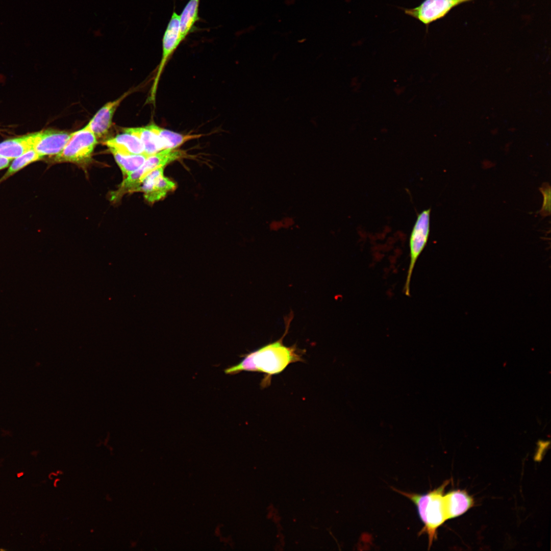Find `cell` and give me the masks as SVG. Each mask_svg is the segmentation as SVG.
I'll return each instance as SVG.
<instances>
[{"label": "cell", "mask_w": 551, "mask_h": 551, "mask_svg": "<svg viewBox=\"0 0 551 551\" xmlns=\"http://www.w3.org/2000/svg\"><path fill=\"white\" fill-rule=\"evenodd\" d=\"M302 361V351L294 345H285L281 338L245 355L238 364L226 368L224 372L228 374L243 371L263 373L264 377L261 386L264 388L270 385L272 375L283 372L292 363Z\"/></svg>", "instance_id": "obj_1"}, {"label": "cell", "mask_w": 551, "mask_h": 551, "mask_svg": "<svg viewBox=\"0 0 551 551\" xmlns=\"http://www.w3.org/2000/svg\"><path fill=\"white\" fill-rule=\"evenodd\" d=\"M448 482L437 489L424 494L396 491L411 499L416 506L424 527L421 532L427 533L429 546L436 538L437 530L447 519L445 506L444 491Z\"/></svg>", "instance_id": "obj_2"}, {"label": "cell", "mask_w": 551, "mask_h": 551, "mask_svg": "<svg viewBox=\"0 0 551 551\" xmlns=\"http://www.w3.org/2000/svg\"><path fill=\"white\" fill-rule=\"evenodd\" d=\"M97 138L86 127L71 133L62 151L54 156L55 162L80 163L89 160L96 145Z\"/></svg>", "instance_id": "obj_3"}, {"label": "cell", "mask_w": 551, "mask_h": 551, "mask_svg": "<svg viewBox=\"0 0 551 551\" xmlns=\"http://www.w3.org/2000/svg\"><path fill=\"white\" fill-rule=\"evenodd\" d=\"M431 209L423 210L417 217L409 237L410 262L404 285V294L410 295V283L416 263L428 241L430 231Z\"/></svg>", "instance_id": "obj_4"}, {"label": "cell", "mask_w": 551, "mask_h": 551, "mask_svg": "<svg viewBox=\"0 0 551 551\" xmlns=\"http://www.w3.org/2000/svg\"><path fill=\"white\" fill-rule=\"evenodd\" d=\"M471 0H423L413 8L403 9L405 13L427 26L442 18L454 7Z\"/></svg>", "instance_id": "obj_5"}, {"label": "cell", "mask_w": 551, "mask_h": 551, "mask_svg": "<svg viewBox=\"0 0 551 551\" xmlns=\"http://www.w3.org/2000/svg\"><path fill=\"white\" fill-rule=\"evenodd\" d=\"M164 167L157 168L144 179L136 192H143L145 199L153 203L164 198L176 188L174 182L164 176Z\"/></svg>", "instance_id": "obj_6"}, {"label": "cell", "mask_w": 551, "mask_h": 551, "mask_svg": "<svg viewBox=\"0 0 551 551\" xmlns=\"http://www.w3.org/2000/svg\"><path fill=\"white\" fill-rule=\"evenodd\" d=\"M71 133L54 129L35 132L33 149L43 158L55 156L63 149Z\"/></svg>", "instance_id": "obj_7"}, {"label": "cell", "mask_w": 551, "mask_h": 551, "mask_svg": "<svg viewBox=\"0 0 551 551\" xmlns=\"http://www.w3.org/2000/svg\"><path fill=\"white\" fill-rule=\"evenodd\" d=\"M179 17L180 15L173 12L164 32L162 40V56L153 86L154 93L167 61L182 42L180 33Z\"/></svg>", "instance_id": "obj_8"}, {"label": "cell", "mask_w": 551, "mask_h": 551, "mask_svg": "<svg viewBox=\"0 0 551 551\" xmlns=\"http://www.w3.org/2000/svg\"><path fill=\"white\" fill-rule=\"evenodd\" d=\"M129 93L127 92L116 99L106 104L86 126L97 138L102 137L108 132L116 110Z\"/></svg>", "instance_id": "obj_9"}, {"label": "cell", "mask_w": 551, "mask_h": 551, "mask_svg": "<svg viewBox=\"0 0 551 551\" xmlns=\"http://www.w3.org/2000/svg\"><path fill=\"white\" fill-rule=\"evenodd\" d=\"M104 144L111 153L125 155L144 154L140 140L135 136L124 132L107 140Z\"/></svg>", "instance_id": "obj_10"}, {"label": "cell", "mask_w": 551, "mask_h": 551, "mask_svg": "<svg viewBox=\"0 0 551 551\" xmlns=\"http://www.w3.org/2000/svg\"><path fill=\"white\" fill-rule=\"evenodd\" d=\"M155 135L161 149H176L185 142L193 139L199 138L201 134L183 135L151 123L145 127Z\"/></svg>", "instance_id": "obj_11"}, {"label": "cell", "mask_w": 551, "mask_h": 551, "mask_svg": "<svg viewBox=\"0 0 551 551\" xmlns=\"http://www.w3.org/2000/svg\"><path fill=\"white\" fill-rule=\"evenodd\" d=\"M34 137L32 133L0 142V157L12 160L33 149Z\"/></svg>", "instance_id": "obj_12"}, {"label": "cell", "mask_w": 551, "mask_h": 551, "mask_svg": "<svg viewBox=\"0 0 551 551\" xmlns=\"http://www.w3.org/2000/svg\"><path fill=\"white\" fill-rule=\"evenodd\" d=\"M447 519L459 516L473 505L472 498L464 491L455 490L444 495Z\"/></svg>", "instance_id": "obj_13"}, {"label": "cell", "mask_w": 551, "mask_h": 551, "mask_svg": "<svg viewBox=\"0 0 551 551\" xmlns=\"http://www.w3.org/2000/svg\"><path fill=\"white\" fill-rule=\"evenodd\" d=\"M199 2L200 0H189L180 15V33L182 41L192 32L195 23L199 19Z\"/></svg>", "instance_id": "obj_14"}, {"label": "cell", "mask_w": 551, "mask_h": 551, "mask_svg": "<svg viewBox=\"0 0 551 551\" xmlns=\"http://www.w3.org/2000/svg\"><path fill=\"white\" fill-rule=\"evenodd\" d=\"M123 132L137 137L143 145L144 154L148 156L161 151L155 135L145 127L124 128Z\"/></svg>", "instance_id": "obj_15"}, {"label": "cell", "mask_w": 551, "mask_h": 551, "mask_svg": "<svg viewBox=\"0 0 551 551\" xmlns=\"http://www.w3.org/2000/svg\"><path fill=\"white\" fill-rule=\"evenodd\" d=\"M124 176H129L139 169L148 156L145 154L121 155L112 153Z\"/></svg>", "instance_id": "obj_16"}, {"label": "cell", "mask_w": 551, "mask_h": 551, "mask_svg": "<svg viewBox=\"0 0 551 551\" xmlns=\"http://www.w3.org/2000/svg\"><path fill=\"white\" fill-rule=\"evenodd\" d=\"M43 158L34 149H31L22 155L13 159L6 173L0 179V183L13 176L32 163L42 159Z\"/></svg>", "instance_id": "obj_17"}, {"label": "cell", "mask_w": 551, "mask_h": 551, "mask_svg": "<svg viewBox=\"0 0 551 551\" xmlns=\"http://www.w3.org/2000/svg\"><path fill=\"white\" fill-rule=\"evenodd\" d=\"M540 190L544 195V202L540 213L544 216H547L550 214V187L547 184H545L542 185Z\"/></svg>", "instance_id": "obj_18"}, {"label": "cell", "mask_w": 551, "mask_h": 551, "mask_svg": "<svg viewBox=\"0 0 551 551\" xmlns=\"http://www.w3.org/2000/svg\"><path fill=\"white\" fill-rule=\"evenodd\" d=\"M283 229H289L294 224V220L292 217L286 216L281 219Z\"/></svg>", "instance_id": "obj_19"}, {"label": "cell", "mask_w": 551, "mask_h": 551, "mask_svg": "<svg viewBox=\"0 0 551 551\" xmlns=\"http://www.w3.org/2000/svg\"><path fill=\"white\" fill-rule=\"evenodd\" d=\"M269 228L272 231H278L283 229L281 220H274L271 221L269 223Z\"/></svg>", "instance_id": "obj_20"}, {"label": "cell", "mask_w": 551, "mask_h": 551, "mask_svg": "<svg viewBox=\"0 0 551 551\" xmlns=\"http://www.w3.org/2000/svg\"><path fill=\"white\" fill-rule=\"evenodd\" d=\"M11 160L0 157V170L6 168L9 165Z\"/></svg>", "instance_id": "obj_21"}]
</instances>
